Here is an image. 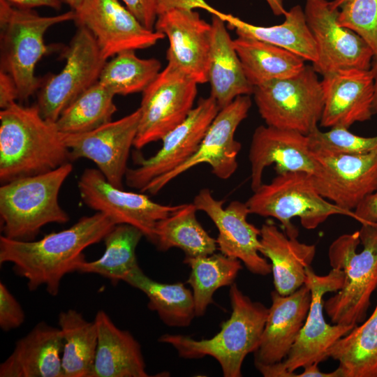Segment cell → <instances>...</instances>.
I'll return each instance as SVG.
<instances>
[{
	"label": "cell",
	"instance_id": "43",
	"mask_svg": "<svg viewBox=\"0 0 377 377\" xmlns=\"http://www.w3.org/2000/svg\"><path fill=\"white\" fill-rule=\"evenodd\" d=\"M18 91L11 76L0 70V107L6 108L18 99Z\"/></svg>",
	"mask_w": 377,
	"mask_h": 377
},
{
	"label": "cell",
	"instance_id": "22",
	"mask_svg": "<svg viewBox=\"0 0 377 377\" xmlns=\"http://www.w3.org/2000/svg\"><path fill=\"white\" fill-rule=\"evenodd\" d=\"M323 77L321 126L348 128L356 122L371 119L374 82L370 69H344Z\"/></svg>",
	"mask_w": 377,
	"mask_h": 377
},
{
	"label": "cell",
	"instance_id": "24",
	"mask_svg": "<svg viewBox=\"0 0 377 377\" xmlns=\"http://www.w3.org/2000/svg\"><path fill=\"white\" fill-rule=\"evenodd\" d=\"M60 328L40 322L17 340L10 355L0 364L1 377H64Z\"/></svg>",
	"mask_w": 377,
	"mask_h": 377
},
{
	"label": "cell",
	"instance_id": "45",
	"mask_svg": "<svg viewBox=\"0 0 377 377\" xmlns=\"http://www.w3.org/2000/svg\"><path fill=\"white\" fill-rule=\"evenodd\" d=\"M370 71L372 73L374 82V97L373 102L374 114H377V54L374 55L372 59Z\"/></svg>",
	"mask_w": 377,
	"mask_h": 377
},
{
	"label": "cell",
	"instance_id": "38",
	"mask_svg": "<svg viewBox=\"0 0 377 377\" xmlns=\"http://www.w3.org/2000/svg\"><path fill=\"white\" fill-rule=\"evenodd\" d=\"M337 22L361 36L377 54V0H333Z\"/></svg>",
	"mask_w": 377,
	"mask_h": 377
},
{
	"label": "cell",
	"instance_id": "28",
	"mask_svg": "<svg viewBox=\"0 0 377 377\" xmlns=\"http://www.w3.org/2000/svg\"><path fill=\"white\" fill-rule=\"evenodd\" d=\"M221 18L237 36L262 40L290 51L312 64L317 59L316 43L307 24L304 8L293 6L280 24L263 27L248 23L231 14L217 10L212 14Z\"/></svg>",
	"mask_w": 377,
	"mask_h": 377
},
{
	"label": "cell",
	"instance_id": "32",
	"mask_svg": "<svg viewBox=\"0 0 377 377\" xmlns=\"http://www.w3.org/2000/svg\"><path fill=\"white\" fill-rule=\"evenodd\" d=\"M144 236L138 228L128 224H117L105 235V249L101 258L79 263L75 272L100 275L116 285L139 267L136 248Z\"/></svg>",
	"mask_w": 377,
	"mask_h": 377
},
{
	"label": "cell",
	"instance_id": "41",
	"mask_svg": "<svg viewBox=\"0 0 377 377\" xmlns=\"http://www.w3.org/2000/svg\"><path fill=\"white\" fill-rule=\"evenodd\" d=\"M127 9L147 29L154 30L158 0H121Z\"/></svg>",
	"mask_w": 377,
	"mask_h": 377
},
{
	"label": "cell",
	"instance_id": "11",
	"mask_svg": "<svg viewBox=\"0 0 377 377\" xmlns=\"http://www.w3.org/2000/svg\"><path fill=\"white\" fill-rule=\"evenodd\" d=\"M198 83L168 64L142 92L140 119L133 146L140 149L161 140L194 108Z\"/></svg>",
	"mask_w": 377,
	"mask_h": 377
},
{
	"label": "cell",
	"instance_id": "1",
	"mask_svg": "<svg viewBox=\"0 0 377 377\" xmlns=\"http://www.w3.org/2000/svg\"><path fill=\"white\" fill-rule=\"evenodd\" d=\"M115 225L96 212L38 240L20 241L1 235L0 264H12L15 274L27 279L30 291L45 286L50 295L56 296L64 276L75 272L77 264L85 260L84 250L103 240Z\"/></svg>",
	"mask_w": 377,
	"mask_h": 377
},
{
	"label": "cell",
	"instance_id": "27",
	"mask_svg": "<svg viewBox=\"0 0 377 377\" xmlns=\"http://www.w3.org/2000/svg\"><path fill=\"white\" fill-rule=\"evenodd\" d=\"M212 15L207 82L210 84V96L221 109L238 96L253 94L254 87L246 77L226 22Z\"/></svg>",
	"mask_w": 377,
	"mask_h": 377
},
{
	"label": "cell",
	"instance_id": "44",
	"mask_svg": "<svg viewBox=\"0 0 377 377\" xmlns=\"http://www.w3.org/2000/svg\"><path fill=\"white\" fill-rule=\"evenodd\" d=\"M10 5L21 9H34L37 7H48L54 10L61 8L62 0H6Z\"/></svg>",
	"mask_w": 377,
	"mask_h": 377
},
{
	"label": "cell",
	"instance_id": "13",
	"mask_svg": "<svg viewBox=\"0 0 377 377\" xmlns=\"http://www.w3.org/2000/svg\"><path fill=\"white\" fill-rule=\"evenodd\" d=\"M304 11L316 43L317 59L311 66L317 73L370 69L372 49L357 34L337 23V10L330 1L306 0Z\"/></svg>",
	"mask_w": 377,
	"mask_h": 377
},
{
	"label": "cell",
	"instance_id": "33",
	"mask_svg": "<svg viewBox=\"0 0 377 377\" xmlns=\"http://www.w3.org/2000/svg\"><path fill=\"white\" fill-rule=\"evenodd\" d=\"M58 325L64 339V377H90L98 343L95 321H89L79 311L69 309L59 313Z\"/></svg>",
	"mask_w": 377,
	"mask_h": 377
},
{
	"label": "cell",
	"instance_id": "2",
	"mask_svg": "<svg viewBox=\"0 0 377 377\" xmlns=\"http://www.w3.org/2000/svg\"><path fill=\"white\" fill-rule=\"evenodd\" d=\"M71 162L55 123L46 120L38 106L15 102L0 111V180L54 170Z\"/></svg>",
	"mask_w": 377,
	"mask_h": 377
},
{
	"label": "cell",
	"instance_id": "26",
	"mask_svg": "<svg viewBox=\"0 0 377 377\" xmlns=\"http://www.w3.org/2000/svg\"><path fill=\"white\" fill-rule=\"evenodd\" d=\"M98 343L90 377H147L139 342L127 330L117 327L108 313L95 316Z\"/></svg>",
	"mask_w": 377,
	"mask_h": 377
},
{
	"label": "cell",
	"instance_id": "18",
	"mask_svg": "<svg viewBox=\"0 0 377 377\" xmlns=\"http://www.w3.org/2000/svg\"><path fill=\"white\" fill-rule=\"evenodd\" d=\"M140 109L88 132L63 134L71 161L80 158L93 161L112 185L121 188L127 162L138 132Z\"/></svg>",
	"mask_w": 377,
	"mask_h": 377
},
{
	"label": "cell",
	"instance_id": "9",
	"mask_svg": "<svg viewBox=\"0 0 377 377\" xmlns=\"http://www.w3.org/2000/svg\"><path fill=\"white\" fill-rule=\"evenodd\" d=\"M254 101L266 125L308 135L318 127L323 109L321 81L312 66L295 76L253 88Z\"/></svg>",
	"mask_w": 377,
	"mask_h": 377
},
{
	"label": "cell",
	"instance_id": "6",
	"mask_svg": "<svg viewBox=\"0 0 377 377\" xmlns=\"http://www.w3.org/2000/svg\"><path fill=\"white\" fill-rule=\"evenodd\" d=\"M73 10L53 16H41L34 9H21L0 0L1 69L14 80L18 99L27 100L41 81L36 76V64L51 47L45 43L52 26L74 20Z\"/></svg>",
	"mask_w": 377,
	"mask_h": 377
},
{
	"label": "cell",
	"instance_id": "10",
	"mask_svg": "<svg viewBox=\"0 0 377 377\" xmlns=\"http://www.w3.org/2000/svg\"><path fill=\"white\" fill-rule=\"evenodd\" d=\"M63 56L64 67L40 87L36 104L43 117L54 123L72 102L98 82L107 61L93 35L82 26H77Z\"/></svg>",
	"mask_w": 377,
	"mask_h": 377
},
{
	"label": "cell",
	"instance_id": "5",
	"mask_svg": "<svg viewBox=\"0 0 377 377\" xmlns=\"http://www.w3.org/2000/svg\"><path fill=\"white\" fill-rule=\"evenodd\" d=\"M72 170L68 162L46 172L3 183L0 187L2 235L31 241L45 225L67 223L69 216L59 203V193Z\"/></svg>",
	"mask_w": 377,
	"mask_h": 377
},
{
	"label": "cell",
	"instance_id": "12",
	"mask_svg": "<svg viewBox=\"0 0 377 377\" xmlns=\"http://www.w3.org/2000/svg\"><path fill=\"white\" fill-rule=\"evenodd\" d=\"M251 105L250 96L245 95L220 109L195 153L173 170L151 180L140 192L156 195L174 179L202 163L208 164L216 177L229 179L237 168V156L242 147L235 138V131L247 117Z\"/></svg>",
	"mask_w": 377,
	"mask_h": 377
},
{
	"label": "cell",
	"instance_id": "4",
	"mask_svg": "<svg viewBox=\"0 0 377 377\" xmlns=\"http://www.w3.org/2000/svg\"><path fill=\"white\" fill-rule=\"evenodd\" d=\"M230 299L231 315L213 337L196 340L188 336L165 334L158 341L171 345L184 359L214 357L225 377L242 376L245 357L259 346L269 308L253 301L235 283L230 286Z\"/></svg>",
	"mask_w": 377,
	"mask_h": 377
},
{
	"label": "cell",
	"instance_id": "14",
	"mask_svg": "<svg viewBox=\"0 0 377 377\" xmlns=\"http://www.w3.org/2000/svg\"><path fill=\"white\" fill-rule=\"evenodd\" d=\"M77 186L87 207L104 214L116 225L128 224L138 228L152 243L156 223L180 206L159 204L147 195L124 191L110 183L95 168L83 171Z\"/></svg>",
	"mask_w": 377,
	"mask_h": 377
},
{
	"label": "cell",
	"instance_id": "31",
	"mask_svg": "<svg viewBox=\"0 0 377 377\" xmlns=\"http://www.w3.org/2000/svg\"><path fill=\"white\" fill-rule=\"evenodd\" d=\"M148 298V308L171 327H186L196 316L193 293L184 283H163L147 276L140 267L124 281Z\"/></svg>",
	"mask_w": 377,
	"mask_h": 377
},
{
	"label": "cell",
	"instance_id": "34",
	"mask_svg": "<svg viewBox=\"0 0 377 377\" xmlns=\"http://www.w3.org/2000/svg\"><path fill=\"white\" fill-rule=\"evenodd\" d=\"M330 357L342 377H377V304L371 316L339 339Z\"/></svg>",
	"mask_w": 377,
	"mask_h": 377
},
{
	"label": "cell",
	"instance_id": "37",
	"mask_svg": "<svg viewBox=\"0 0 377 377\" xmlns=\"http://www.w3.org/2000/svg\"><path fill=\"white\" fill-rule=\"evenodd\" d=\"M161 63L155 58L142 59L135 50L121 52L106 61L98 82L114 95L142 92L161 72Z\"/></svg>",
	"mask_w": 377,
	"mask_h": 377
},
{
	"label": "cell",
	"instance_id": "42",
	"mask_svg": "<svg viewBox=\"0 0 377 377\" xmlns=\"http://www.w3.org/2000/svg\"><path fill=\"white\" fill-rule=\"evenodd\" d=\"M357 221L363 223L377 222V189L367 196L355 209Z\"/></svg>",
	"mask_w": 377,
	"mask_h": 377
},
{
	"label": "cell",
	"instance_id": "25",
	"mask_svg": "<svg viewBox=\"0 0 377 377\" xmlns=\"http://www.w3.org/2000/svg\"><path fill=\"white\" fill-rule=\"evenodd\" d=\"M260 253L271 262L275 290L288 295L304 285L306 268L316 254V246L289 237L272 223L260 228Z\"/></svg>",
	"mask_w": 377,
	"mask_h": 377
},
{
	"label": "cell",
	"instance_id": "7",
	"mask_svg": "<svg viewBox=\"0 0 377 377\" xmlns=\"http://www.w3.org/2000/svg\"><path fill=\"white\" fill-rule=\"evenodd\" d=\"M246 202L250 214L272 217L280 221L283 231L297 238L299 231L292 223L299 218L308 230L316 228L333 215H343L357 221L354 211L337 207L318 191L312 175L288 172L277 175L268 184H262Z\"/></svg>",
	"mask_w": 377,
	"mask_h": 377
},
{
	"label": "cell",
	"instance_id": "21",
	"mask_svg": "<svg viewBox=\"0 0 377 377\" xmlns=\"http://www.w3.org/2000/svg\"><path fill=\"white\" fill-rule=\"evenodd\" d=\"M249 160L253 191L263 184L264 170L272 164L277 174L303 172L311 175L314 174L317 165L308 135L267 125L255 129Z\"/></svg>",
	"mask_w": 377,
	"mask_h": 377
},
{
	"label": "cell",
	"instance_id": "47",
	"mask_svg": "<svg viewBox=\"0 0 377 377\" xmlns=\"http://www.w3.org/2000/svg\"><path fill=\"white\" fill-rule=\"evenodd\" d=\"M82 0H62V1L68 5L71 10H75L82 2Z\"/></svg>",
	"mask_w": 377,
	"mask_h": 377
},
{
	"label": "cell",
	"instance_id": "23",
	"mask_svg": "<svg viewBox=\"0 0 377 377\" xmlns=\"http://www.w3.org/2000/svg\"><path fill=\"white\" fill-rule=\"evenodd\" d=\"M272 304L258 349L254 364L269 365L282 362L304 325L311 303V290L306 284L288 295L271 293Z\"/></svg>",
	"mask_w": 377,
	"mask_h": 377
},
{
	"label": "cell",
	"instance_id": "35",
	"mask_svg": "<svg viewBox=\"0 0 377 377\" xmlns=\"http://www.w3.org/2000/svg\"><path fill=\"white\" fill-rule=\"evenodd\" d=\"M184 263L191 267L187 283L192 288L196 316L205 314L213 302L214 293L221 287L231 286L242 269L239 260L221 253L185 257Z\"/></svg>",
	"mask_w": 377,
	"mask_h": 377
},
{
	"label": "cell",
	"instance_id": "16",
	"mask_svg": "<svg viewBox=\"0 0 377 377\" xmlns=\"http://www.w3.org/2000/svg\"><path fill=\"white\" fill-rule=\"evenodd\" d=\"M74 22L93 35L102 56L149 48L165 35L145 28L119 0H82L73 10Z\"/></svg>",
	"mask_w": 377,
	"mask_h": 377
},
{
	"label": "cell",
	"instance_id": "17",
	"mask_svg": "<svg viewBox=\"0 0 377 377\" xmlns=\"http://www.w3.org/2000/svg\"><path fill=\"white\" fill-rule=\"evenodd\" d=\"M312 178L320 194L339 207L354 209L377 189V151L350 154L312 151Z\"/></svg>",
	"mask_w": 377,
	"mask_h": 377
},
{
	"label": "cell",
	"instance_id": "36",
	"mask_svg": "<svg viewBox=\"0 0 377 377\" xmlns=\"http://www.w3.org/2000/svg\"><path fill=\"white\" fill-rule=\"evenodd\" d=\"M114 94L97 82L60 114L55 125L63 134L82 133L112 121L117 111Z\"/></svg>",
	"mask_w": 377,
	"mask_h": 377
},
{
	"label": "cell",
	"instance_id": "20",
	"mask_svg": "<svg viewBox=\"0 0 377 377\" xmlns=\"http://www.w3.org/2000/svg\"><path fill=\"white\" fill-rule=\"evenodd\" d=\"M154 30L167 36L166 58L198 84L207 82L212 24L194 9L175 7L160 13Z\"/></svg>",
	"mask_w": 377,
	"mask_h": 377
},
{
	"label": "cell",
	"instance_id": "19",
	"mask_svg": "<svg viewBox=\"0 0 377 377\" xmlns=\"http://www.w3.org/2000/svg\"><path fill=\"white\" fill-rule=\"evenodd\" d=\"M224 202L216 199L209 189L202 188L193 203L216 226L219 235L216 239L222 254L239 260L254 274H270L271 264L260 253V229L247 221L250 211L246 203L233 200L224 208Z\"/></svg>",
	"mask_w": 377,
	"mask_h": 377
},
{
	"label": "cell",
	"instance_id": "29",
	"mask_svg": "<svg viewBox=\"0 0 377 377\" xmlns=\"http://www.w3.org/2000/svg\"><path fill=\"white\" fill-rule=\"evenodd\" d=\"M233 45L246 77L253 87L295 76L306 66V61L297 54L253 38L237 36Z\"/></svg>",
	"mask_w": 377,
	"mask_h": 377
},
{
	"label": "cell",
	"instance_id": "3",
	"mask_svg": "<svg viewBox=\"0 0 377 377\" xmlns=\"http://www.w3.org/2000/svg\"><path fill=\"white\" fill-rule=\"evenodd\" d=\"M332 268L344 274L342 288L324 302L333 324L355 327L362 323L377 289V222L361 223L360 230L343 234L330 244Z\"/></svg>",
	"mask_w": 377,
	"mask_h": 377
},
{
	"label": "cell",
	"instance_id": "8",
	"mask_svg": "<svg viewBox=\"0 0 377 377\" xmlns=\"http://www.w3.org/2000/svg\"><path fill=\"white\" fill-rule=\"evenodd\" d=\"M344 282L341 269L332 268L328 274L317 275L311 266L306 270L304 284L311 290L308 314L300 332L287 357L281 362L255 365L265 377H293L295 370L306 365L320 363L330 357L336 342L350 332L354 327L330 325L323 315V297L327 293L337 292Z\"/></svg>",
	"mask_w": 377,
	"mask_h": 377
},
{
	"label": "cell",
	"instance_id": "46",
	"mask_svg": "<svg viewBox=\"0 0 377 377\" xmlns=\"http://www.w3.org/2000/svg\"><path fill=\"white\" fill-rule=\"evenodd\" d=\"M272 13L275 15H284L286 10L284 8L283 0H265Z\"/></svg>",
	"mask_w": 377,
	"mask_h": 377
},
{
	"label": "cell",
	"instance_id": "15",
	"mask_svg": "<svg viewBox=\"0 0 377 377\" xmlns=\"http://www.w3.org/2000/svg\"><path fill=\"white\" fill-rule=\"evenodd\" d=\"M220 108L213 97L200 98L186 118L161 140L162 146L153 156L137 158L138 165L128 168V186L142 189L154 179L183 164L197 151Z\"/></svg>",
	"mask_w": 377,
	"mask_h": 377
},
{
	"label": "cell",
	"instance_id": "30",
	"mask_svg": "<svg viewBox=\"0 0 377 377\" xmlns=\"http://www.w3.org/2000/svg\"><path fill=\"white\" fill-rule=\"evenodd\" d=\"M197 211L193 203L182 204L156 223L154 244L159 251L179 248L184 252L185 257L214 253L218 249L216 239L198 221Z\"/></svg>",
	"mask_w": 377,
	"mask_h": 377
},
{
	"label": "cell",
	"instance_id": "39",
	"mask_svg": "<svg viewBox=\"0 0 377 377\" xmlns=\"http://www.w3.org/2000/svg\"><path fill=\"white\" fill-rule=\"evenodd\" d=\"M312 151H324L350 154H364L377 151V135L363 137L355 135L343 127L331 128L322 131L316 128L309 135Z\"/></svg>",
	"mask_w": 377,
	"mask_h": 377
},
{
	"label": "cell",
	"instance_id": "40",
	"mask_svg": "<svg viewBox=\"0 0 377 377\" xmlns=\"http://www.w3.org/2000/svg\"><path fill=\"white\" fill-rule=\"evenodd\" d=\"M25 320L24 311L2 282L0 283V327L8 332L21 326Z\"/></svg>",
	"mask_w": 377,
	"mask_h": 377
}]
</instances>
